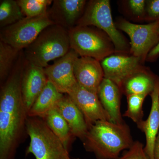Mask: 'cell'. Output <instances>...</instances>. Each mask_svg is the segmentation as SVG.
<instances>
[{"instance_id":"7","label":"cell","mask_w":159,"mask_h":159,"mask_svg":"<svg viewBox=\"0 0 159 159\" xmlns=\"http://www.w3.org/2000/svg\"><path fill=\"white\" fill-rule=\"evenodd\" d=\"M54 25L48 14L25 17L13 25L1 29L0 41L22 51L34 41L46 28Z\"/></svg>"},{"instance_id":"4","label":"cell","mask_w":159,"mask_h":159,"mask_svg":"<svg viewBox=\"0 0 159 159\" xmlns=\"http://www.w3.org/2000/svg\"><path fill=\"white\" fill-rule=\"evenodd\" d=\"M27 130L30 139L26 155L35 159H72L70 152L42 118L28 117Z\"/></svg>"},{"instance_id":"8","label":"cell","mask_w":159,"mask_h":159,"mask_svg":"<svg viewBox=\"0 0 159 159\" xmlns=\"http://www.w3.org/2000/svg\"><path fill=\"white\" fill-rule=\"evenodd\" d=\"M116 26L130 38L129 54L139 57L144 63L149 52L159 42V22L139 25L122 19Z\"/></svg>"},{"instance_id":"5","label":"cell","mask_w":159,"mask_h":159,"mask_svg":"<svg viewBox=\"0 0 159 159\" xmlns=\"http://www.w3.org/2000/svg\"><path fill=\"white\" fill-rule=\"evenodd\" d=\"M71 49L80 57L101 61L116 53L115 46L105 32L93 26L76 25L68 30Z\"/></svg>"},{"instance_id":"20","label":"cell","mask_w":159,"mask_h":159,"mask_svg":"<svg viewBox=\"0 0 159 159\" xmlns=\"http://www.w3.org/2000/svg\"><path fill=\"white\" fill-rule=\"evenodd\" d=\"M42 119L70 152L71 143L75 137L71 133L68 124L56 107L49 111Z\"/></svg>"},{"instance_id":"16","label":"cell","mask_w":159,"mask_h":159,"mask_svg":"<svg viewBox=\"0 0 159 159\" xmlns=\"http://www.w3.org/2000/svg\"><path fill=\"white\" fill-rule=\"evenodd\" d=\"M122 94L119 86L105 78L102 80L98 91L99 100L109 116L110 121L117 124L125 122L121 112Z\"/></svg>"},{"instance_id":"21","label":"cell","mask_w":159,"mask_h":159,"mask_svg":"<svg viewBox=\"0 0 159 159\" xmlns=\"http://www.w3.org/2000/svg\"><path fill=\"white\" fill-rule=\"evenodd\" d=\"M22 51L0 41V84L2 85L13 70Z\"/></svg>"},{"instance_id":"13","label":"cell","mask_w":159,"mask_h":159,"mask_svg":"<svg viewBox=\"0 0 159 159\" xmlns=\"http://www.w3.org/2000/svg\"><path fill=\"white\" fill-rule=\"evenodd\" d=\"M48 82L44 69L30 63L25 59L22 77L21 90L23 101L28 112Z\"/></svg>"},{"instance_id":"24","label":"cell","mask_w":159,"mask_h":159,"mask_svg":"<svg viewBox=\"0 0 159 159\" xmlns=\"http://www.w3.org/2000/svg\"><path fill=\"white\" fill-rule=\"evenodd\" d=\"M147 96L140 94H133L126 96L127 108L123 116L129 118L137 125L141 123L143 121L144 117L142 107Z\"/></svg>"},{"instance_id":"3","label":"cell","mask_w":159,"mask_h":159,"mask_svg":"<svg viewBox=\"0 0 159 159\" xmlns=\"http://www.w3.org/2000/svg\"><path fill=\"white\" fill-rule=\"evenodd\" d=\"M70 49L68 30L54 24L44 29L24 49V54L27 61L44 68L51 61L63 57Z\"/></svg>"},{"instance_id":"17","label":"cell","mask_w":159,"mask_h":159,"mask_svg":"<svg viewBox=\"0 0 159 159\" xmlns=\"http://www.w3.org/2000/svg\"><path fill=\"white\" fill-rule=\"evenodd\" d=\"M56 107L68 124L73 136L82 142L88 131V127L83 115L70 96L64 94Z\"/></svg>"},{"instance_id":"14","label":"cell","mask_w":159,"mask_h":159,"mask_svg":"<svg viewBox=\"0 0 159 159\" xmlns=\"http://www.w3.org/2000/svg\"><path fill=\"white\" fill-rule=\"evenodd\" d=\"M74 69L77 84L98 94L99 86L104 78L100 61L93 57H79L75 61Z\"/></svg>"},{"instance_id":"26","label":"cell","mask_w":159,"mask_h":159,"mask_svg":"<svg viewBox=\"0 0 159 159\" xmlns=\"http://www.w3.org/2000/svg\"><path fill=\"white\" fill-rule=\"evenodd\" d=\"M129 10L134 17L137 19L145 20L146 15V1L129 0L127 2Z\"/></svg>"},{"instance_id":"6","label":"cell","mask_w":159,"mask_h":159,"mask_svg":"<svg viewBox=\"0 0 159 159\" xmlns=\"http://www.w3.org/2000/svg\"><path fill=\"white\" fill-rule=\"evenodd\" d=\"M76 25L93 26L107 34L115 46L116 53L129 54L130 45L114 23L109 0H91Z\"/></svg>"},{"instance_id":"1","label":"cell","mask_w":159,"mask_h":159,"mask_svg":"<svg viewBox=\"0 0 159 159\" xmlns=\"http://www.w3.org/2000/svg\"><path fill=\"white\" fill-rule=\"evenodd\" d=\"M25 56L20 54L0 90V159H15L20 145L29 136L28 112L23 101L21 80Z\"/></svg>"},{"instance_id":"15","label":"cell","mask_w":159,"mask_h":159,"mask_svg":"<svg viewBox=\"0 0 159 159\" xmlns=\"http://www.w3.org/2000/svg\"><path fill=\"white\" fill-rule=\"evenodd\" d=\"M150 96L152 104L148 118L137 125L145 134L146 144L144 150L145 153L149 159H154V147L159 131V77Z\"/></svg>"},{"instance_id":"9","label":"cell","mask_w":159,"mask_h":159,"mask_svg":"<svg viewBox=\"0 0 159 159\" xmlns=\"http://www.w3.org/2000/svg\"><path fill=\"white\" fill-rule=\"evenodd\" d=\"M79 57L77 52L71 49L53 64L44 68L48 80L61 93H68L77 84L74 69L75 61Z\"/></svg>"},{"instance_id":"2","label":"cell","mask_w":159,"mask_h":159,"mask_svg":"<svg viewBox=\"0 0 159 159\" xmlns=\"http://www.w3.org/2000/svg\"><path fill=\"white\" fill-rule=\"evenodd\" d=\"M82 142L85 150L93 153L97 159H118L122 151L129 149L134 141L125 122L99 121L89 128Z\"/></svg>"},{"instance_id":"22","label":"cell","mask_w":159,"mask_h":159,"mask_svg":"<svg viewBox=\"0 0 159 159\" xmlns=\"http://www.w3.org/2000/svg\"><path fill=\"white\" fill-rule=\"evenodd\" d=\"M25 17L17 1H0V28L1 29L13 25Z\"/></svg>"},{"instance_id":"23","label":"cell","mask_w":159,"mask_h":159,"mask_svg":"<svg viewBox=\"0 0 159 159\" xmlns=\"http://www.w3.org/2000/svg\"><path fill=\"white\" fill-rule=\"evenodd\" d=\"M25 17H35L48 14L52 0H17Z\"/></svg>"},{"instance_id":"10","label":"cell","mask_w":159,"mask_h":159,"mask_svg":"<svg viewBox=\"0 0 159 159\" xmlns=\"http://www.w3.org/2000/svg\"><path fill=\"white\" fill-rule=\"evenodd\" d=\"M68 94L81 112L88 128L99 121H109L110 117L101 104L98 94L77 84Z\"/></svg>"},{"instance_id":"11","label":"cell","mask_w":159,"mask_h":159,"mask_svg":"<svg viewBox=\"0 0 159 159\" xmlns=\"http://www.w3.org/2000/svg\"><path fill=\"white\" fill-rule=\"evenodd\" d=\"M104 78L120 88L125 79L143 66V63L139 57L130 54H112L100 61Z\"/></svg>"},{"instance_id":"12","label":"cell","mask_w":159,"mask_h":159,"mask_svg":"<svg viewBox=\"0 0 159 159\" xmlns=\"http://www.w3.org/2000/svg\"><path fill=\"white\" fill-rule=\"evenodd\" d=\"M87 3L85 0H55L48 14L54 25L69 30L76 26L84 12Z\"/></svg>"},{"instance_id":"19","label":"cell","mask_w":159,"mask_h":159,"mask_svg":"<svg viewBox=\"0 0 159 159\" xmlns=\"http://www.w3.org/2000/svg\"><path fill=\"white\" fill-rule=\"evenodd\" d=\"M64 94L60 93L49 80L28 112V116L43 118L56 107Z\"/></svg>"},{"instance_id":"18","label":"cell","mask_w":159,"mask_h":159,"mask_svg":"<svg viewBox=\"0 0 159 159\" xmlns=\"http://www.w3.org/2000/svg\"><path fill=\"white\" fill-rule=\"evenodd\" d=\"M158 76L143 66L123 81L120 87L125 96L140 94L148 96L153 92Z\"/></svg>"},{"instance_id":"25","label":"cell","mask_w":159,"mask_h":159,"mask_svg":"<svg viewBox=\"0 0 159 159\" xmlns=\"http://www.w3.org/2000/svg\"><path fill=\"white\" fill-rule=\"evenodd\" d=\"M118 159H149L145 153L142 142L137 141L129 149L125 151Z\"/></svg>"},{"instance_id":"27","label":"cell","mask_w":159,"mask_h":159,"mask_svg":"<svg viewBox=\"0 0 159 159\" xmlns=\"http://www.w3.org/2000/svg\"><path fill=\"white\" fill-rule=\"evenodd\" d=\"M145 20L150 22H159V0L146 1Z\"/></svg>"},{"instance_id":"29","label":"cell","mask_w":159,"mask_h":159,"mask_svg":"<svg viewBox=\"0 0 159 159\" xmlns=\"http://www.w3.org/2000/svg\"><path fill=\"white\" fill-rule=\"evenodd\" d=\"M154 158L159 159V131L155 142L154 147Z\"/></svg>"},{"instance_id":"28","label":"cell","mask_w":159,"mask_h":159,"mask_svg":"<svg viewBox=\"0 0 159 159\" xmlns=\"http://www.w3.org/2000/svg\"><path fill=\"white\" fill-rule=\"evenodd\" d=\"M159 57V40L156 46L154 47L148 54L146 61L152 62L156 61Z\"/></svg>"}]
</instances>
